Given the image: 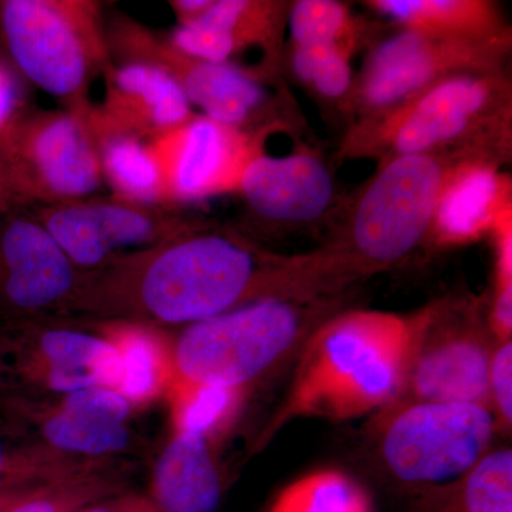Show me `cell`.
I'll list each match as a JSON object with an SVG mask.
<instances>
[{
  "label": "cell",
  "mask_w": 512,
  "mask_h": 512,
  "mask_svg": "<svg viewBox=\"0 0 512 512\" xmlns=\"http://www.w3.org/2000/svg\"><path fill=\"white\" fill-rule=\"evenodd\" d=\"M86 109H23L0 133V165L13 201L67 204L103 187L99 154Z\"/></svg>",
  "instance_id": "cell-7"
},
{
  "label": "cell",
  "mask_w": 512,
  "mask_h": 512,
  "mask_svg": "<svg viewBox=\"0 0 512 512\" xmlns=\"http://www.w3.org/2000/svg\"><path fill=\"white\" fill-rule=\"evenodd\" d=\"M99 3L3 0L0 37L20 73L67 110H83L96 74L113 66Z\"/></svg>",
  "instance_id": "cell-6"
},
{
  "label": "cell",
  "mask_w": 512,
  "mask_h": 512,
  "mask_svg": "<svg viewBox=\"0 0 512 512\" xmlns=\"http://www.w3.org/2000/svg\"><path fill=\"white\" fill-rule=\"evenodd\" d=\"M490 238L495 248V292L512 289V210L505 212Z\"/></svg>",
  "instance_id": "cell-32"
},
{
  "label": "cell",
  "mask_w": 512,
  "mask_h": 512,
  "mask_svg": "<svg viewBox=\"0 0 512 512\" xmlns=\"http://www.w3.org/2000/svg\"><path fill=\"white\" fill-rule=\"evenodd\" d=\"M103 335L119 350L121 382L117 392L134 407L150 403L170 386V349L153 326L111 320Z\"/></svg>",
  "instance_id": "cell-23"
},
{
  "label": "cell",
  "mask_w": 512,
  "mask_h": 512,
  "mask_svg": "<svg viewBox=\"0 0 512 512\" xmlns=\"http://www.w3.org/2000/svg\"><path fill=\"white\" fill-rule=\"evenodd\" d=\"M363 5L404 32L447 39L512 36L500 6L491 0H367Z\"/></svg>",
  "instance_id": "cell-21"
},
{
  "label": "cell",
  "mask_w": 512,
  "mask_h": 512,
  "mask_svg": "<svg viewBox=\"0 0 512 512\" xmlns=\"http://www.w3.org/2000/svg\"><path fill=\"white\" fill-rule=\"evenodd\" d=\"M10 200L8 190H6L5 177H3L2 165H0V201Z\"/></svg>",
  "instance_id": "cell-36"
},
{
  "label": "cell",
  "mask_w": 512,
  "mask_h": 512,
  "mask_svg": "<svg viewBox=\"0 0 512 512\" xmlns=\"http://www.w3.org/2000/svg\"><path fill=\"white\" fill-rule=\"evenodd\" d=\"M23 109L25 107L16 80L0 64V133Z\"/></svg>",
  "instance_id": "cell-33"
},
{
  "label": "cell",
  "mask_w": 512,
  "mask_h": 512,
  "mask_svg": "<svg viewBox=\"0 0 512 512\" xmlns=\"http://www.w3.org/2000/svg\"><path fill=\"white\" fill-rule=\"evenodd\" d=\"M511 148V140L488 141L382 161L360 188L328 247L359 279L392 268L426 242L454 165L477 154L510 161Z\"/></svg>",
  "instance_id": "cell-4"
},
{
  "label": "cell",
  "mask_w": 512,
  "mask_h": 512,
  "mask_svg": "<svg viewBox=\"0 0 512 512\" xmlns=\"http://www.w3.org/2000/svg\"><path fill=\"white\" fill-rule=\"evenodd\" d=\"M175 431L197 434L208 441L231 426L244 400V387L171 384Z\"/></svg>",
  "instance_id": "cell-27"
},
{
  "label": "cell",
  "mask_w": 512,
  "mask_h": 512,
  "mask_svg": "<svg viewBox=\"0 0 512 512\" xmlns=\"http://www.w3.org/2000/svg\"><path fill=\"white\" fill-rule=\"evenodd\" d=\"M13 450L0 433V488L8 485L53 481L72 476L77 466L62 463L60 456L52 451Z\"/></svg>",
  "instance_id": "cell-30"
},
{
  "label": "cell",
  "mask_w": 512,
  "mask_h": 512,
  "mask_svg": "<svg viewBox=\"0 0 512 512\" xmlns=\"http://www.w3.org/2000/svg\"><path fill=\"white\" fill-rule=\"evenodd\" d=\"M352 55L339 47L291 45L293 73L316 96L345 106L355 83Z\"/></svg>",
  "instance_id": "cell-29"
},
{
  "label": "cell",
  "mask_w": 512,
  "mask_h": 512,
  "mask_svg": "<svg viewBox=\"0 0 512 512\" xmlns=\"http://www.w3.org/2000/svg\"><path fill=\"white\" fill-rule=\"evenodd\" d=\"M20 414L37 416L40 437L50 451H56L60 456L70 454L84 460L99 461L124 453L133 446V434L127 423L87 412L76 404L67 403L63 397L47 412L20 410Z\"/></svg>",
  "instance_id": "cell-22"
},
{
  "label": "cell",
  "mask_w": 512,
  "mask_h": 512,
  "mask_svg": "<svg viewBox=\"0 0 512 512\" xmlns=\"http://www.w3.org/2000/svg\"><path fill=\"white\" fill-rule=\"evenodd\" d=\"M511 49L512 36L447 39L402 30L373 47L343 107L359 119L447 77L507 72Z\"/></svg>",
  "instance_id": "cell-8"
},
{
  "label": "cell",
  "mask_w": 512,
  "mask_h": 512,
  "mask_svg": "<svg viewBox=\"0 0 512 512\" xmlns=\"http://www.w3.org/2000/svg\"><path fill=\"white\" fill-rule=\"evenodd\" d=\"M336 192L325 158L301 144L286 156L259 154L248 165L238 194L259 221L299 227L323 220L335 208Z\"/></svg>",
  "instance_id": "cell-15"
},
{
  "label": "cell",
  "mask_w": 512,
  "mask_h": 512,
  "mask_svg": "<svg viewBox=\"0 0 512 512\" xmlns=\"http://www.w3.org/2000/svg\"><path fill=\"white\" fill-rule=\"evenodd\" d=\"M211 3L212 0H174L170 5L178 18V25H187L204 15Z\"/></svg>",
  "instance_id": "cell-35"
},
{
  "label": "cell",
  "mask_w": 512,
  "mask_h": 512,
  "mask_svg": "<svg viewBox=\"0 0 512 512\" xmlns=\"http://www.w3.org/2000/svg\"><path fill=\"white\" fill-rule=\"evenodd\" d=\"M494 417L484 404H407L384 430V461L403 483H454L487 454Z\"/></svg>",
  "instance_id": "cell-9"
},
{
  "label": "cell",
  "mask_w": 512,
  "mask_h": 512,
  "mask_svg": "<svg viewBox=\"0 0 512 512\" xmlns=\"http://www.w3.org/2000/svg\"><path fill=\"white\" fill-rule=\"evenodd\" d=\"M291 2L278 0H212L204 15L178 25L168 42L195 59L234 63V57L258 49L265 73L278 72L284 55Z\"/></svg>",
  "instance_id": "cell-16"
},
{
  "label": "cell",
  "mask_w": 512,
  "mask_h": 512,
  "mask_svg": "<svg viewBox=\"0 0 512 512\" xmlns=\"http://www.w3.org/2000/svg\"><path fill=\"white\" fill-rule=\"evenodd\" d=\"M282 123L258 130L225 126L195 114L151 141L163 173L168 205L195 204L238 194L248 165L265 153L266 140Z\"/></svg>",
  "instance_id": "cell-10"
},
{
  "label": "cell",
  "mask_w": 512,
  "mask_h": 512,
  "mask_svg": "<svg viewBox=\"0 0 512 512\" xmlns=\"http://www.w3.org/2000/svg\"><path fill=\"white\" fill-rule=\"evenodd\" d=\"M416 512H512L510 448L487 453L466 476L427 495Z\"/></svg>",
  "instance_id": "cell-24"
},
{
  "label": "cell",
  "mask_w": 512,
  "mask_h": 512,
  "mask_svg": "<svg viewBox=\"0 0 512 512\" xmlns=\"http://www.w3.org/2000/svg\"><path fill=\"white\" fill-rule=\"evenodd\" d=\"M508 161L477 154L461 160L440 192L426 242L437 249L466 247L490 238L505 212L512 210Z\"/></svg>",
  "instance_id": "cell-17"
},
{
  "label": "cell",
  "mask_w": 512,
  "mask_h": 512,
  "mask_svg": "<svg viewBox=\"0 0 512 512\" xmlns=\"http://www.w3.org/2000/svg\"><path fill=\"white\" fill-rule=\"evenodd\" d=\"M107 42L110 53L116 52L123 62L136 60L164 69L183 89L191 106L202 110V116L242 130L271 126L259 120L268 107L264 86L244 67L185 55L167 37L126 18L114 20Z\"/></svg>",
  "instance_id": "cell-11"
},
{
  "label": "cell",
  "mask_w": 512,
  "mask_h": 512,
  "mask_svg": "<svg viewBox=\"0 0 512 512\" xmlns=\"http://www.w3.org/2000/svg\"><path fill=\"white\" fill-rule=\"evenodd\" d=\"M224 495L210 441L175 431L154 467L150 500L160 512H217Z\"/></svg>",
  "instance_id": "cell-20"
},
{
  "label": "cell",
  "mask_w": 512,
  "mask_h": 512,
  "mask_svg": "<svg viewBox=\"0 0 512 512\" xmlns=\"http://www.w3.org/2000/svg\"><path fill=\"white\" fill-rule=\"evenodd\" d=\"M427 311L355 309L323 320L306 342L276 427L295 417L355 419L396 399Z\"/></svg>",
  "instance_id": "cell-2"
},
{
  "label": "cell",
  "mask_w": 512,
  "mask_h": 512,
  "mask_svg": "<svg viewBox=\"0 0 512 512\" xmlns=\"http://www.w3.org/2000/svg\"><path fill=\"white\" fill-rule=\"evenodd\" d=\"M336 296L261 299L185 326L170 349L171 384L244 387L329 318Z\"/></svg>",
  "instance_id": "cell-5"
},
{
  "label": "cell",
  "mask_w": 512,
  "mask_h": 512,
  "mask_svg": "<svg viewBox=\"0 0 512 512\" xmlns=\"http://www.w3.org/2000/svg\"><path fill=\"white\" fill-rule=\"evenodd\" d=\"M59 480H62V478H59ZM55 481L57 480L35 481V483L15 484L0 488V512H12L16 510L19 505L32 500L33 497L45 491L46 488L49 487L50 484L55 483Z\"/></svg>",
  "instance_id": "cell-34"
},
{
  "label": "cell",
  "mask_w": 512,
  "mask_h": 512,
  "mask_svg": "<svg viewBox=\"0 0 512 512\" xmlns=\"http://www.w3.org/2000/svg\"><path fill=\"white\" fill-rule=\"evenodd\" d=\"M350 284L325 245L275 254L237 229L190 218L154 247L82 274L62 313L190 326L261 299L335 296Z\"/></svg>",
  "instance_id": "cell-1"
},
{
  "label": "cell",
  "mask_w": 512,
  "mask_h": 512,
  "mask_svg": "<svg viewBox=\"0 0 512 512\" xmlns=\"http://www.w3.org/2000/svg\"><path fill=\"white\" fill-rule=\"evenodd\" d=\"M490 397H493L497 417L504 427H511L512 420V345L503 342L493 352L490 365Z\"/></svg>",
  "instance_id": "cell-31"
},
{
  "label": "cell",
  "mask_w": 512,
  "mask_h": 512,
  "mask_svg": "<svg viewBox=\"0 0 512 512\" xmlns=\"http://www.w3.org/2000/svg\"><path fill=\"white\" fill-rule=\"evenodd\" d=\"M86 119L99 154L103 181L113 191V198L140 207L171 210L151 141L117 126L92 104L87 107Z\"/></svg>",
  "instance_id": "cell-19"
},
{
  "label": "cell",
  "mask_w": 512,
  "mask_h": 512,
  "mask_svg": "<svg viewBox=\"0 0 512 512\" xmlns=\"http://www.w3.org/2000/svg\"><path fill=\"white\" fill-rule=\"evenodd\" d=\"M512 140V84L504 73H467L431 84L389 109L353 120L340 160H376Z\"/></svg>",
  "instance_id": "cell-3"
},
{
  "label": "cell",
  "mask_w": 512,
  "mask_h": 512,
  "mask_svg": "<svg viewBox=\"0 0 512 512\" xmlns=\"http://www.w3.org/2000/svg\"><path fill=\"white\" fill-rule=\"evenodd\" d=\"M476 315L453 303L429 305L402 389L412 403L488 406L493 352Z\"/></svg>",
  "instance_id": "cell-12"
},
{
  "label": "cell",
  "mask_w": 512,
  "mask_h": 512,
  "mask_svg": "<svg viewBox=\"0 0 512 512\" xmlns=\"http://www.w3.org/2000/svg\"><path fill=\"white\" fill-rule=\"evenodd\" d=\"M268 512H372L365 488L339 470H320L284 488Z\"/></svg>",
  "instance_id": "cell-26"
},
{
  "label": "cell",
  "mask_w": 512,
  "mask_h": 512,
  "mask_svg": "<svg viewBox=\"0 0 512 512\" xmlns=\"http://www.w3.org/2000/svg\"><path fill=\"white\" fill-rule=\"evenodd\" d=\"M288 29L291 45L332 46L355 56L375 33V25L336 0L291 2Z\"/></svg>",
  "instance_id": "cell-25"
},
{
  "label": "cell",
  "mask_w": 512,
  "mask_h": 512,
  "mask_svg": "<svg viewBox=\"0 0 512 512\" xmlns=\"http://www.w3.org/2000/svg\"><path fill=\"white\" fill-rule=\"evenodd\" d=\"M30 207L82 274L120 256L154 247L190 221L174 210L140 207L116 198Z\"/></svg>",
  "instance_id": "cell-13"
},
{
  "label": "cell",
  "mask_w": 512,
  "mask_h": 512,
  "mask_svg": "<svg viewBox=\"0 0 512 512\" xmlns=\"http://www.w3.org/2000/svg\"><path fill=\"white\" fill-rule=\"evenodd\" d=\"M80 278L30 205L0 201V318L62 313Z\"/></svg>",
  "instance_id": "cell-14"
},
{
  "label": "cell",
  "mask_w": 512,
  "mask_h": 512,
  "mask_svg": "<svg viewBox=\"0 0 512 512\" xmlns=\"http://www.w3.org/2000/svg\"><path fill=\"white\" fill-rule=\"evenodd\" d=\"M104 77L106 101L101 111L144 140L153 141L195 116L183 89L156 64L124 60L113 63Z\"/></svg>",
  "instance_id": "cell-18"
},
{
  "label": "cell",
  "mask_w": 512,
  "mask_h": 512,
  "mask_svg": "<svg viewBox=\"0 0 512 512\" xmlns=\"http://www.w3.org/2000/svg\"><path fill=\"white\" fill-rule=\"evenodd\" d=\"M123 493L119 476L106 466H96L50 484L32 500L12 512H79L97 501Z\"/></svg>",
  "instance_id": "cell-28"
}]
</instances>
